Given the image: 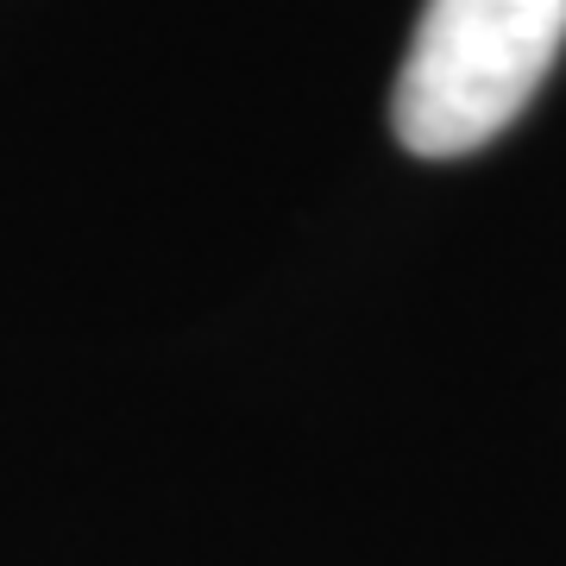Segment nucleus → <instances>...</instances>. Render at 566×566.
Wrapping results in <instances>:
<instances>
[{"label":"nucleus","instance_id":"nucleus-1","mask_svg":"<svg viewBox=\"0 0 566 566\" xmlns=\"http://www.w3.org/2000/svg\"><path fill=\"white\" fill-rule=\"evenodd\" d=\"M566 44V0H428L397 70L390 126L416 158H465L504 133Z\"/></svg>","mask_w":566,"mask_h":566}]
</instances>
